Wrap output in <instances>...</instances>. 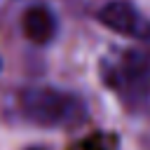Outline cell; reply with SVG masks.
Segmentation results:
<instances>
[{
	"label": "cell",
	"instance_id": "1",
	"mask_svg": "<svg viewBox=\"0 0 150 150\" xmlns=\"http://www.w3.org/2000/svg\"><path fill=\"white\" fill-rule=\"evenodd\" d=\"M21 115L49 129H77L87 122V103L73 94L56 87H28L19 94Z\"/></svg>",
	"mask_w": 150,
	"mask_h": 150
},
{
	"label": "cell",
	"instance_id": "2",
	"mask_svg": "<svg viewBox=\"0 0 150 150\" xmlns=\"http://www.w3.org/2000/svg\"><path fill=\"white\" fill-rule=\"evenodd\" d=\"M98 21L117 33L134 40H150V19H145L131 2L127 0H112L98 9Z\"/></svg>",
	"mask_w": 150,
	"mask_h": 150
},
{
	"label": "cell",
	"instance_id": "3",
	"mask_svg": "<svg viewBox=\"0 0 150 150\" xmlns=\"http://www.w3.org/2000/svg\"><path fill=\"white\" fill-rule=\"evenodd\" d=\"M56 16H54V12L49 9V7H45V5H33V7H28L26 12H23V16H21V30H23V35L30 40V42H35V45H47V42H52L54 40V35H56Z\"/></svg>",
	"mask_w": 150,
	"mask_h": 150
},
{
	"label": "cell",
	"instance_id": "4",
	"mask_svg": "<svg viewBox=\"0 0 150 150\" xmlns=\"http://www.w3.org/2000/svg\"><path fill=\"white\" fill-rule=\"evenodd\" d=\"M26 150H47V148H26Z\"/></svg>",
	"mask_w": 150,
	"mask_h": 150
},
{
	"label": "cell",
	"instance_id": "5",
	"mask_svg": "<svg viewBox=\"0 0 150 150\" xmlns=\"http://www.w3.org/2000/svg\"><path fill=\"white\" fill-rule=\"evenodd\" d=\"M0 66H2V61H0Z\"/></svg>",
	"mask_w": 150,
	"mask_h": 150
}]
</instances>
